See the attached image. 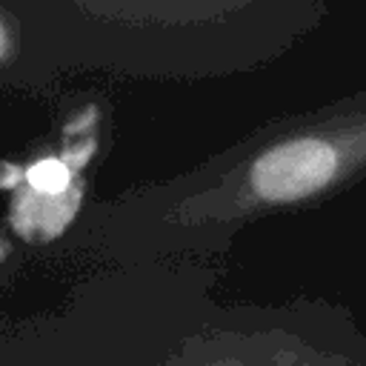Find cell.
<instances>
[{
  "label": "cell",
  "mask_w": 366,
  "mask_h": 366,
  "mask_svg": "<svg viewBox=\"0 0 366 366\" xmlns=\"http://www.w3.org/2000/svg\"><path fill=\"white\" fill-rule=\"evenodd\" d=\"M363 177L366 86L260 123L172 177L92 200L77 246L106 266L214 260L246 226L317 206Z\"/></svg>",
  "instance_id": "6da1fadb"
},
{
  "label": "cell",
  "mask_w": 366,
  "mask_h": 366,
  "mask_svg": "<svg viewBox=\"0 0 366 366\" xmlns=\"http://www.w3.org/2000/svg\"><path fill=\"white\" fill-rule=\"evenodd\" d=\"M326 17V0H0V83L229 80L280 63Z\"/></svg>",
  "instance_id": "7a4b0ae2"
}]
</instances>
